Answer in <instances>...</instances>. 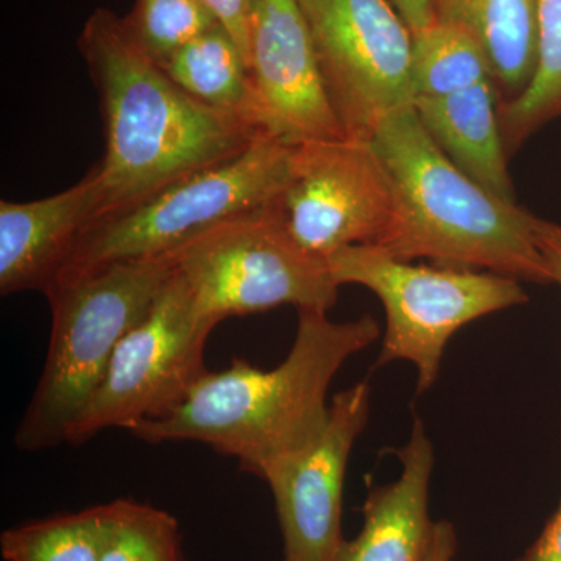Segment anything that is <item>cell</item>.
Masks as SVG:
<instances>
[{"label":"cell","mask_w":561,"mask_h":561,"mask_svg":"<svg viewBox=\"0 0 561 561\" xmlns=\"http://www.w3.org/2000/svg\"><path fill=\"white\" fill-rule=\"evenodd\" d=\"M79 49L101 99L105 128V157L95 165L102 180L95 216L234 157L260 136L181 90L136 46L113 11L91 14Z\"/></svg>","instance_id":"cell-2"},{"label":"cell","mask_w":561,"mask_h":561,"mask_svg":"<svg viewBox=\"0 0 561 561\" xmlns=\"http://www.w3.org/2000/svg\"><path fill=\"white\" fill-rule=\"evenodd\" d=\"M398 456L400 479L371 489L359 535L342 541L334 561H421L426 556L435 523L430 516L435 459L434 446L420 420Z\"/></svg>","instance_id":"cell-14"},{"label":"cell","mask_w":561,"mask_h":561,"mask_svg":"<svg viewBox=\"0 0 561 561\" xmlns=\"http://www.w3.org/2000/svg\"><path fill=\"white\" fill-rule=\"evenodd\" d=\"M262 213L312 256L327 261L353 245H378L394 197L365 140H312L290 147L286 172Z\"/></svg>","instance_id":"cell-9"},{"label":"cell","mask_w":561,"mask_h":561,"mask_svg":"<svg viewBox=\"0 0 561 561\" xmlns=\"http://www.w3.org/2000/svg\"><path fill=\"white\" fill-rule=\"evenodd\" d=\"M327 262L339 287L359 284L381 300L387 328L379 365L411 362L419 393L437 381L446 345L460 328L529 300L511 276L413 265L371 245L346 247Z\"/></svg>","instance_id":"cell-6"},{"label":"cell","mask_w":561,"mask_h":561,"mask_svg":"<svg viewBox=\"0 0 561 561\" xmlns=\"http://www.w3.org/2000/svg\"><path fill=\"white\" fill-rule=\"evenodd\" d=\"M516 561H561V502L537 541Z\"/></svg>","instance_id":"cell-25"},{"label":"cell","mask_w":561,"mask_h":561,"mask_svg":"<svg viewBox=\"0 0 561 561\" xmlns=\"http://www.w3.org/2000/svg\"><path fill=\"white\" fill-rule=\"evenodd\" d=\"M332 106L346 136L370 142L412 106L413 35L390 0H298Z\"/></svg>","instance_id":"cell-10"},{"label":"cell","mask_w":561,"mask_h":561,"mask_svg":"<svg viewBox=\"0 0 561 561\" xmlns=\"http://www.w3.org/2000/svg\"><path fill=\"white\" fill-rule=\"evenodd\" d=\"M497 84L493 79L467 90L420 98L416 116L443 153L476 183L505 202H515L502 140Z\"/></svg>","instance_id":"cell-15"},{"label":"cell","mask_w":561,"mask_h":561,"mask_svg":"<svg viewBox=\"0 0 561 561\" xmlns=\"http://www.w3.org/2000/svg\"><path fill=\"white\" fill-rule=\"evenodd\" d=\"M284 561V560H283Z\"/></svg>","instance_id":"cell-28"},{"label":"cell","mask_w":561,"mask_h":561,"mask_svg":"<svg viewBox=\"0 0 561 561\" xmlns=\"http://www.w3.org/2000/svg\"><path fill=\"white\" fill-rule=\"evenodd\" d=\"M122 22L136 46L160 66L220 24L201 0H136Z\"/></svg>","instance_id":"cell-21"},{"label":"cell","mask_w":561,"mask_h":561,"mask_svg":"<svg viewBox=\"0 0 561 561\" xmlns=\"http://www.w3.org/2000/svg\"><path fill=\"white\" fill-rule=\"evenodd\" d=\"M457 551L456 529L449 522H435L430 548L421 561H453Z\"/></svg>","instance_id":"cell-26"},{"label":"cell","mask_w":561,"mask_h":561,"mask_svg":"<svg viewBox=\"0 0 561 561\" xmlns=\"http://www.w3.org/2000/svg\"><path fill=\"white\" fill-rule=\"evenodd\" d=\"M195 101L257 130L249 65L221 24L214 25L161 66Z\"/></svg>","instance_id":"cell-17"},{"label":"cell","mask_w":561,"mask_h":561,"mask_svg":"<svg viewBox=\"0 0 561 561\" xmlns=\"http://www.w3.org/2000/svg\"><path fill=\"white\" fill-rule=\"evenodd\" d=\"M379 334L370 316L339 323L319 309H300L294 345L278 367L262 371L234 359L227 370L206 373L172 415L139 424L130 434L150 445L203 443L262 478L273 461L300 451L320 434L332 379Z\"/></svg>","instance_id":"cell-1"},{"label":"cell","mask_w":561,"mask_h":561,"mask_svg":"<svg viewBox=\"0 0 561 561\" xmlns=\"http://www.w3.org/2000/svg\"><path fill=\"white\" fill-rule=\"evenodd\" d=\"M370 144L394 197L390 230L371 247L394 260L551 284L531 236V214L461 172L424 130L413 105L386 117Z\"/></svg>","instance_id":"cell-3"},{"label":"cell","mask_w":561,"mask_h":561,"mask_svg":"<svg viewBox=\"0 0 561 561\" xmlns=\"http://www.w3.org/2000/svg\"><path fill=\"white\" fill-rule=\"evenodd\" d=\"M493 79L489 57L470 33L435 21L413 33L412 83L415 101L442 98Z\"/></svg>","instance_id":"cell-20"},{"label":"cell","mask_w":561,"mask_h":561,"mask_svg":"<svg viewBox=\"0 0 561 561\" xmlns=\"http://www.w3.org/2000/svg\"><path fill=\"white\" fill-rule=\"evenodd\" d=\"M367 382L339 391L327 424L300 451L273 461L262 478L275 497L284 561H334L342 537L343 486L354 443L370 419Z\"/></svg>","instance_id":"cell-11"},{"label":"cell","mask_w":561,"mask_h":561,"mask_svg":"<svg viewBox=\"0 0 561 561\" xmlns=\"http://www.w3.org/2000/svg\"><path fill=\"white\" fill-rule=\"evenodd\" d=\"M113 502L11 527L0 535L5 561H101Z\"/></svg>","instance_id":"cell-19"},{"label":"cell","mask_w":561,"mask_h":561,"mask_svg":"<svg viewBox=\"0 0 561 561\" xmlns=\"http://www.w3.org/2000/svg\"><path fill=\"white\" fill-rule=\"evenodd\" d=\"M435 21L456 25L481 44L494 81L516 98L537 65V0H434Z\"/></svg>","instance_id":"cell-16"},{"label":"cell","mask_w":561,"mask_h":561,"mask_svg":"<svg viewBox=\"0 0 561 561\" xmlns=\"http://www.w3.org/2000/svg\"><path fill=\"white\" fill-rule=\"evenodd\" d=\"M101 202L98 168L51 197L0 202V294H46Z\"/></svg>","instance_id":"cell-13"},{"label":"cell","mask_w":561,"mask_h":561,"mask_svg":"<svg viewBox=\"0 0 561 561\" xmlns=\"http://www.w3.org/2000/svg\"><path fill=\"white\" fill-rule=\"evenodd\" d=\"M214 328L195 311L190 287L173 271L149 313L117 345L66 443L80 446L103 431L130 432L172 415L209 371L205 353Z\"/></svg>","instance_id":"cell-8"},{"label":"cell","mask_w":561,"mask_h":561,"mask_svg":"<svg viewBox=\"0 0 561 561\" xmlns=\"http://www.w3.org/2000/svg\"><path fill=\"white\" fill-rule=\"evenodd\" d=\"M537 65L529 87L500 103L497 116L508 157L542 125L561 117V0H537Z\"/></svg>","instance_id":"cell-18"},{"label":"cell","mask_w":561,"mask_h":561,"mask_svg":"<svg viewBox=\"0 0 561 561\" xmlns=\"http://www.w3.org/2000/svg\"><path fill=\"white\" fill-rule=\"evenodd\" d=\"M173 273L171 254L116 262L47 289L49 350L14 432L20 451L62 445L103 381L114 351L149 313Z\"/></svg>","instance_id":"cell-4"},{"label":"cell","mask_w":561,"mask_h":561,"mask_svg":"<svg viewBox=\"0 0 561 561\" xmlns=\"http://www.w3.org/2000/svg\"><path fill=\"white\" fill-rule=\"evenodd\" d=\"M249 70L261 135L289 146L350 139L324 87L298 0H254Z\"/></svg>","instance_id":"cell-12"},{"label":"cell","mask_w":561,"mask_h":561,"mask_svg":"<svg viewBox=\"0 0 561 561\" xmlns=\"http://www.w3.org/2000/svg\"><path fill=\"white\" fill-rule=\"evenodd\" d=\"M290 147L256 136L234 157L95 216L51 284L116 262L164 256L217 225L261 210L283 180Z\"/></svg>","instance_id":"cell-5"},{"label":"cell","mask_w":561,"mask_h":561,"mask_svg":"<svg viewBox=\"0 0 561 561\" xmlns=\"http://www.w3.org/2000/svg\"><path fill=\"white\" fill-rule=\"evenodd\" d=\"M169 254L195 311L216 327L283 305L328 312L337 301L328 262L306 253L262 209L217 225Z\"/></svg>","instance_id":"cell-7"},{"label":"cell","mask_w":561,"mask_h":561,"mask_svg":"<svg viewBox=\"0 0 561 561\" xmlns=\"http://www.w3.org/2000/svg\"><path fill=\"white\" fill-rule=\"evenodd\" d=\"M241 47L247 65L250 61V21L254 0H201Z\"/></svg>","instance_id":"cell-23"},{"label":"cell","mask_w":561,"mask_h":561,"mask_svg":"<svg viewBox=\"0 0 561 561\" xmlns=\"http://www.w3.org/2000/svg\"><path fill=\"white\" fill-rule=\"evenodd\" d=\"M101 561H183L180 524L153 505L113 501V522Z\"/></svg>","instance_id":"cell-22"},{"label":"cell","mask_w":561,"mask_h":561,"mask_svg":"<svg viewBox=\"0 0 561 561\" xmlns=\"http://www.w3.org/2000/svg\"><path fill=\"white\" fill-rule=\"evenodd\" d=\"M530 228L551 284L556 283L561 287V225L542 220L531 214Z\"/></svg>","instance_id":"cell-24"},{"label":"cell","mask_w":561,"mask_h":561,"mask_svg":"<svg viewBox=\"0 0 561 561\" xmlns=\"http://www.w3.org/2000/svg\"><path fill=\"white\" fill-rule=\"evenodd\" d=\"M413 33L430 27L435 22L434 0H390Z\"/></svg>","instance_id":"cell-27"}]
</instances>
